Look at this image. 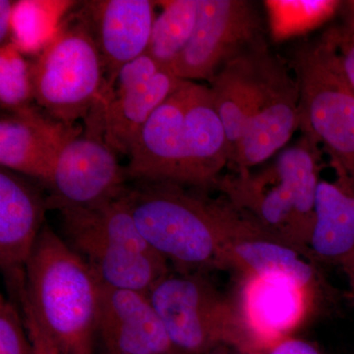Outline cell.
<instances>
[{
  "label": "cell",
  "instance_id": "cell-1",
  "mask_svg": "<svg viewBox=\"0 0 354 354\" xmlns=\"http://www.w3.org/2000/svg\"><path fill=\"white\" fill-rule=\"evenodd\" d=\"M209 82L232 171L271 160L299 128L297 78L264 39L228 62Z\"/></svg>",
  "mask_w": 354,
  "mask_h": 354
},
{
  "label": "cell",
  "instance_id": "cell-2",
  "mask_svg": "<svg viewBox=\"0 0 354 354\" xmlns=\"http://www.w3.org/2000/svg\"><path fill=\"white\" fill-rule=\"evenodd\" d=\"M128 156L133 180L215 187L230 150L209 87L184 81L144 124Z\"/></svg>",
  "mask_w": 354,
  "mask_h": 354
},
{
  "label": "cell",
  "instance_id": "cell-3",
  "mask_svg": "<svg viewBox=\"0 0 354 354\" xmlns=\"http://www.w3.org/2000/svg\"><path fill=\"white\" fill-rule=\"evenodd\" d=\"M101 286L64 237L44 225L18 304L59 354H95Z\"/></svg>",
  "mask_w": 354,
  "mask_h": 354
},
{
  "label": "cell",
  "instance_id": "cell-4",
  "mask_svg": "<svg viewBox=\"0 0 354 354\" xmlns=\"http://www.w3.org/2000/svg\"><path fill=\"white\" fill-rule=\"evenodd\" d=\"M202 190L135 181L123 193L142 236L177 272L225 270L223 232L232 203Z\"/></svg>",
  "mask_w": 354,
  "mask_h": 354
},
{
  "label": "cell",
  "instance_id": "cell-5",
  "mask_svg": "<svg viewBox=\"0 0 354 354\" xmlns=\"http://www.w3.org/2000/svg\"><path fill=\"white\" fill-rule=\"evenodd\" d=\"M319 153L304 135L259 171L232 172L215 187L261 227L312 260L308 242L321 179Z\"/></svg>",
  "mask_w": 354,
  "mask_h": 354
},
{
  "label": "cell",
  "instance_id": "cell-6",
  "mask_svg": "<svg viewBox=\"0 0 354 354\" xmlns=\"http://www.w3.org/2000/svg\"><path fill=\"white\" fill-rule=\"evenodd\" d=\"M123 193L97 206L58 211L64 239L102 285L148 295L171 269L142 236Z\"/></svg>",
  "mask_w": 354,
  "mask_h": 354
},
{
  "label": "cell",
  "instance_id": "cell-7",
  "mask_svg": "<svg viewBox=\"0 0 354 354\" xmlns=\"http://www.w3.org/2000/svg\"><path fill=\"white\" fill-rule=\"evenodd\" d=\"M299 128L330 162L354 172V88L346 75L330 30L295 53Z\"/></svg>",
  "mask_w": 354,
  "mask_h": 354
},
{
  "label": "cell",
  "instance_id": "cell-8",
  "mask_svg": "<svg viewBox=\"0 0 354 354\" xmlns=\"http://www.w3.org/2000/svg\"><path fill=\"white\" fill-rule=\"evenodd\" d=\"M104 74L85 11L69 16L32 64L35 100L51 118L73 127L101 101Z\"/></svg>",
  "mask_w": 354,
  "mask_h": 354
},
{
  "label": "cell",
  "instance_id": "cell-9",
  "mask_svg": "<svg viewBox=\"0 0 354 354\" xmlns=\"http://www.w3.org/2000/svg\"><path fill=\"white\" fill-rule=\"evenodd\" d=\"M148 297L179 354H211L221 346L246 354L232 297L221 295L204 272L169 271Z\"/></svg>",
  "mask_w": 354,
  "mask_h": 354
},
{
  "label": "cell",
  "instance_id": "cell-10",
  "mask_svg": "<svg viewBox=\"0 0 354 354\" xmlns=\"http://www.w3.org/2000/svg\"><path fill=\"white\" fill-rule=\"evenodd\" d=\"M81 131L67 140L46 184L48 209L88 208L120 196L127 187L115 151L104 138L100 101L84 120Z\"/></svg>",
  "mask_w": 354,
  "mask_h": 354
},
{
  "label": "cell",
  "instance_id": "cell-11",
  "mask_svg": "<svg viewBox=\"0 0 354 354\" xmlns=\"http://www.w3.org/2000/svg\"><path fill=\"white\" fill-rule=\"evenodd\" d=\"M234 302L246 354H265L292 337L312 310L315 288L283 277L237 276Z\"/></svg>",
  "mask_w": 354,
  "mask_h": 354
},
{
  "label": "cell",
  "instance_id": "cell-12",
  "mask_svg": "<svg viewBox=\"0 0 354 354\" xmlns=\"http://www.w3.org/2000/svg\"><path fill=\"white\" fill-rule=\"evenodd\" d=\"M255 6L247 0H199L192 38L171 71L183 80H211L230 60L263 39Z\"/></svg>",
  "mask_w": 354,
  "mask_h": 354
},
{
  "label": "cell",
  "instance_id": "cell-13",
  "mask_svg": "<svg viewBox=\"0 0 354 354\" xmlns=\"http://www.w3.org/2000/svg\"><path fill=\"white\" fill-rule=\"evenodd\" d=\"M184 81L147 53L124 65L101 100L109 146L129 155L142 127Z\"/></svg>",
  "mask_w": 354,
  "mask_h": 354
},
{
  "label": "cell",
  "instance_id": "cell-14",
  "mask_svg": "<svg viewBox=\"0 0 354 354\" xmlns=\"http://www.w3.org/2000/svg\"><path fill=\"white\" fill-rule=\"evenodd\" d=\"M223 248L225 270L237 276L283 277L315 290L319 286L312 260L232 204L223 225Z\"/></svg>",
  "mask_w": 354,
  "mask_h": 354
},
{
  "label": "cell",
  "instance_id": "cell-15",
  "mask_svg": "<svg viewBox=\"0 0 354 354\" xmlns=\"http://www.w3.org/2000/svg\"><path fill=\"white\" fill-rule=\"evenodd\" d=\"M46 196L19 174L0 171V268L18 302L25 292L26 268L44 225Z\"/></svg>",
  "mask_w": 354,
  "mask_h": 354
},
{
  "label": "cell",
  "instance_id": "cell-16",
  "mask_svg": "<svg viewBox=\"0 0 354 354\" xmlns=\"http://www.w3.org/2000/svg\"><path fill=\"white\" fill-rule=\"evenodd\" d=\"M97 344L102 354H179L147 293L104 285Z\"/></svg>",
  "mask_w": 354,
  "mask_h": 354
},
{
  "label": "cell",
  "instance_id": "cell-17",
  "mask_svg": "<svg viewBox=\"0 0 354 354\" xmlns=\"http://www.w3.org/2000/svg\"><path fill=\"white\" fill-rule=\"evenodd\" d=\"M82 128L48 118L34 106L2 115L0 165L46 185L62 147Z\"/></svg>",
  "mask_w": 354,
  "mask_h": 354
},
{
  "label": "cell",
  "instance_id": "cell-18",
  "mask_svg": "<svg viewBox=\"0 0 354 354\" xmlns=\"http://www.w3.org/2000/svg\"><path fill=\"white\" fill-rule=\"evenodd\" d=\"M156 4L149 0L86 2L85 13L108 74L104 94L124 65L147 53Z\"/></svg>",
  "mask_w": 354,
  "mask_h": 354
},
{
  "label": "cell",
  "instance_id": "cell-19",
  "mask_svg": "<svg viewBox=\"0 0 354 354\" xmlns=\"http://www.w3.org/2000/svg\"><path fill=\"white\" fill-rule=\"evenodd\" d=\"M335 178L320 179L308 242L312 260L341 266L354 279V172L330 162Z\"/></svg>",
  "mask_w": 354,
  "mask_h": 354
},
{
  "label": "cell",
  "instance_id": "cell-20",
  "mask_svg": "<svg viewBox=\"0 0 354 354\" xmlns=\"http://www.w3.org/2000/svg\"><path fill=\"white\" fill-rule=\"evenodd\" d=\"M162 13L153 21L147 55L171 70L188 46L196 27L199 0L158 2Z\"/></svg>",
  "mask_w": 354,
  "mask_h": 354
},
{
  "label": "cell",
  "instance_id": "cell-21",
  "mask_svg": "<svg viewBox=\"0 0 354 354\" xmlns=\"http://www.w3.org/2000/svg\"><path fill=\"white\" fill-rule=\"evenodd\" d=\"M73 1L21 0L13 10L11 41L23 53H41L57 35Z\"/></svg>",
  "mask_w": 354,
  "mask_h": 354
},
{
  "label": "cell",
  "instance_id": "cell-22",
  "mask_svg": "<svg viewBox=\"0 0 354 354\" xmlns=\"http://www.w3.org/2000/svg\"><path fill=\"white\" fill-rule=\"evenodd\" d=\"M274 41L300 36L327 22L342 7L337 0H267L264 2Z\"/></svg>",
  "mask_w": 354,
  "mask_h": 354
},
{
  "label": "cell",
  "instance_id": "cell-23",
  "mask_svg": "<svg viewBox=\"0 0 354 354\" xmlns=\"http://www.w3.org/2000/svg\"><path fill=\"white\" fill-rule=\"evenodd\" d=\"M35 100L32 64L12 41L0 50V104L9 113L31 108Z\"/></svg>",
  "mask_w": 354,
  "mask_h": 354
},
{
  "label": "cell",
  "instance_id": "cell-24",
  "mask_svg": "<svg viewBox=\"0 0 354 354\" xmlns=\"http://www.w3.org/2000/svg\"><path fill=\"white\" fill-rule=\"evenodd\" d=\"M0 354H34V348L17 304L0 297Z\"/></svg>",
  "mask_w": 354,
  "mask_h": 354
},
{
  "label": "cell",
  "instance_id": "cell-25",
  "mask_svg": "<svg viewBox=\"0 0 354 354\" xmlns=\"http://www.w3.org/2000/svg\"><path fill=\"white\" fill-rule=\"evenodd\" d=\"M330 31L337 44L342 68L354 88V37L344 34L341 28H333Z\"/></svg>",
  "mask_w": 354,
  "mask_h": 354
},
{
  "label": "cell",
  "instance_id": "cell-26",
  "mask_svg": "<svg viewBox=\"0 0 354 354\" xmlns=\"http://www.w3.org/2000/svg\"><path fill=\"white\" fill-rule=\"evenodd\" d=\"M265 354H322L311 342L290 337L268 349Z\"/></svg>",
  "mask_w": 354,
  "mask_h": 354
},
{
  "label": "cell",
  "instance_id": "cell-27",
  "mask_svg": "<svg viewBox=\"0 0 354 354\" xmlns=\"http://www.w3.org/2000/svg\"><path fill=\"white\" fill-rule=\"evenodd\" d=\"M24 318L26 329L31 339L34 354H59L55 344L30 319Z\"/></svg>",
  "mask_w": 354,
  "mask_h": 354
},
{
  "label": "cell",
  "instance_id": "cell-28",
  "mask_svg": "<svg viewBox=\"0 0 354 354\" xmlns=\"http://www.w3.org/2000/svg\"><path fill=\"white\" fill-rule=\"evenodd\" d=\"M14 6L15 2L11 0H0V41L2 44H7V39L11 38Z\"/></svg>",
  "mask_w": 354,
  "mask_h": 354
},
{
  "label": "cell",
  "instance_id": "cell-29",
  "mask_svg": "<svg viewBox=\"0 0 354 354\" xmlns=\"http://www.w3.org/2000/svg\"><path fill=\"white\" fill-rule=\"evenodd\" d=\"M342 7H344V26L341 30L344 34L354 37V0L342 2Z\"/></svg>",
  "mask_w": 354,
  "mask_h": 354
},
{
  "label": "cell",
  "instance_id": "cell-30",
  "mask_svg": "<svg viewBox=\"0 0 354 354\" xmlns=\"http://www.w3.org/2000/svg\"><path fill=\"white\" fill-rule=\"evenodd\" d=\"M351 288H353V297H354V279L353 281H351Z\"/></svg>",
  "mask_w": 354,
  "mask_h": 354
},
{
  "label": "cell",
  "instance_id": "cell-31",
  "mask_svg": "<svg viewBox=\"0 0 354 354\" xmlns=\"http://www.w3.org/2000/svg\"><path fill=\"white\" fill-rule=\"evenodd\" d=\"M211 354H216V353H211Z\"/></svg>",
  "mask_w": 354,
  "mask_h": 354
}]
</instances>
